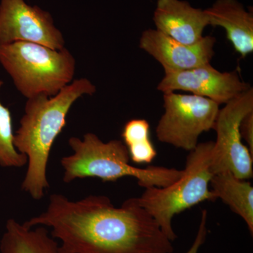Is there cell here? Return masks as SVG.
<instances>
[{
    "mask_svg": "<svg viewBox=\"0 0 253 253\" xmlns=\"http://www.w3.org/2000/svg\"><path fill=\"white\" fill-rule=\"evenodd\" d=\"M23 224L51 228L59 253H172V241L149 212L131 198L117 208L106 196L73 201L49 197L44 212Z\"/></svg>",
    "mask_w": 253,
    "mask_h": 253,
    "instance_id": "obj_1",
    "label": "cell"
},
{
    "mask_svg": "<svg viewBox=\"0 0 253 253\" xmlns=\"http://www.w3.org/2000/svg\"><path fill=\"white\" fill-rule=\"evenodd\" d=\"M87 78L73 80L57 94L28 99L14 143L18 152L27 157V170L21 189L35 200H41L49 188L46 170L51 148L66 125L73 104L84 95L96 92Z\"/></svg>",
    "mask_w": 253,
    "mask_h": 253,
    "instance_id": "obj_2",
    "label": "cell"
},
{
    "mask_svg": "<svg viewBox=\"0 0 253 253\" xmlns=\"http://www.w3.org/2000/svg\"><path fill=\"white\" fill-rule=\"evenodd\" d=\"M68 144L73 153L61 160L65 183L89 177L110 182L131 176L135 178L139 186L146 189L166 187L182 174L183 169L175 168L134 167L129 163V152L123 141L113 139L104 142L94 133H86L83 139L73 136Z\"/></svg>",
    "mask_w": 253,
    "mask_h": 253,
    "instance_id": "obj_3",
    "label": "cell"
},
{
    "mask_svg": "<svg viewBox=\"0 0 253 253\" xmlns=\"http://www.w3.org/2000/svg\"><path fill=\"white\" fill-rule=\"evenodd\" d=\"M0 63L26 99L52 96L72 83L76 61L66 47L16 42L0 45Z\"/></svg>",
    "mask_w": 253,
    "mask_h": 253,
    "instance_id": "obj_4",
    "label": "cell"
},
{
    "mask_svg": "<svg viewBox=\"0 0 253 253\" xmlns=\"http://www.w3.org/2000/svg\"><path fill=\"white\" fill-rule=\"evenodd\" d=\"M214 141L201 143L190 151L181 177L166 187H149L136 202L146 210L171 241L176 239L172 227L176 214L204 201H215L210 189L213 174L211 170Z\"/></svg>",
    "mask_w": 253,
    "mask_h": 253,
    "instance_id": "obj_5",
    "label": "cell"
},
{
    "mask_svg": "<svg viewBox=\"0 0 253 253\" xmlns=\"http://www.w3.org/2000/svg\"><path fill=\"white\" fill-rule=\"evenodd\" d=\"M163 94L165 111L156 126L158 139L190 152L199 144L203 133L213 129L219 105L194 94Z\"/></svg>",
    "mask_w": 253,
    "mask_h": 253,
    "instance_id": "obj_6",
    "label": "cell"
},
{
    "mask_svg": "<svg viewBox=\"0 0 253 253\" xmlns=\"http://www.w3.org/2000/svg\"><path fill=\"white\" fill-rule=\"evenodd\" d=\"M253 111V89L240 94L219 109L213 129L217 137L214 141L211 170L213 175L229 171L241 179L253 176V155L243 144L240 123L248 113Z\"/></svg>",
    "mask_w": 253,
    "mask_h": 253,
    "instance_id": "obj_7",
    "label": "cell"
},
{
    "mask_svg": "<svg viewBox=\"0 0 253 253\" xmlns=\"http://www.w3.org/2000/svg\"><path fill=\"white\" fill-rule=\"evenodd\" d=\"M16 42L65 47L62 33L49 12L25 0H0V45Z\"/></svg>",
    "mask_w": 253,
    "mask_h": 253,
    "instance_id": "obj_8",
    "label": "cell"
},
{
    "mask_svg": "<svg viewBox=\"0 0 253 253\" xmlns=\"http://www.w3.org/2000/svg\"><path fill=\"white\" fill-rule=\"evenodd\" d=\"M164 71V77L157 86L158 91H187L212 100L219 106L252 87L241 79L237 71L221 72L211 63L185 71Z\"/></svg>",
    "mask_w": 253,
    "mask_h": 253,
    "instance_id": "obj_9",
    "label": "cell"
},
{
    "mask_svg": "<svg viewBox=\"0 0 253 253\" xmlns=\"http://www.w3.org/2000/svg\"><path fill=\"white\" fill-rule=\"evenodd\" d=\"M215 38L204 36L192 44L175 41L156 29L143 32L139 47L162 65L164 71H185L211 63Z\"/></svg>",
    "mask_w": 253,
    "mask_h": 253,
    "instance_id": "obj_10",
    "label": "cell"
},
{
    "mask_svg": "<svg viewBox=\"0 0 253 253\" xmlns=\"http://www.w3.org/2000/svg\"><path fill=\"white\" fill-rule=\"evenodd\" d=\"M153 18L157 31L186 44L201 41L209 26L205 9L184 0H157Z\"/></svg>",
    "mask_w": 253,
    "mask_h": 253,
    "instance_id": "obj_11",
    "label": "cell"
},
{
    "mask_svg": "<svg viewBox=\"0 0 253 253\" xmlns=\"http://www.w3.org/2000/svg\"><path fill=\"white\" fill-rule=\"evenodd\" d=\"M209 26L224 28L234 50L245 58L253 51V14L238 0H216L208 9Z\"/></svg>",
    "mask_w": 253,
    "mask_h": 253,
    "instance_id": "obj_12",
    "label": "cell"
},
{
    "mask_svg": "<svg viewBox=\"0 0 253 253\" xmlns=\"http://www.w3.org/2000/svg\"><path fill=\"white\" fill-rule=\"evenodd\" d=\"M0 253H59V244L44 226L28 227L9 219L0 241Z\"/></svg>",
    "mask_w": 253,
    "mask_h": 253,
    "instance_id": "obj_13",
    "label": "cell"
},
{
    "mask_svg": "<svg viewBox=\"0 0 253 253\" xmlns=\"http://www.w3.org/2000/svg\"><path fill=\"white\" fill-rule=\"evenodd\" d=\"M210 186L217 199L244 219L253 233V187L250 181L239 179L229 171L214 174Z\"/></svg>",
    "mask_w": 253,
    "mask_h": 253,
    "instance_id": "obj_14",
    "label": "cell"
},
{
    "mask_svg": "<svg viewBox=\"0 0 253 253\" xmlns=\"http://www.w3.org/2000/svg\"><path fill=\"white\" fill-rule=\"evenodd\" d=\"M123 142L133 163H151L157 151L150 138V124L144 119H131L126 123L122 132Z\"/></svg>",
    "mask_w": 253,
    "mask_h": 253,
    "instance_id": "obj_15",
    "label": "cell"
},
{
    "mask_svg": "<svg viewBox=\"0 0 253 253\" xmlns=\"http://www.w3.org/2000/svg\"><path fill=\"white\" fill-rule=\"evenodd\" d=\"M4 82L0 80V89ZM12 116L9 109L0 100V166L20 168L27 165L25 155L18 152L14 143Z\"/></svg>",
    "mask_w": 253,
    "mask_h": 253,
    "instance_id": "obj_16",
    "label": "cell"
},
{
    "mask_svg": "<svg viewBox=\"0 0 253 253\" xmlns=\"http://www.w3.org/2000/svg\"><path fill=\"white\" fill-rule=\"evenodd\" d=\"M239 129L241 139L246 141L253 155V111L244 116L240 123Z\"/></svg>",
    "mask_w": 253,
    "mask_h": 253,
    "instance_id": "obj_17",
    "label": "cell"
},
{
    "mask_svg": "<svg viewBox=\"0 0 253 253\" xmlns=\"http://www.w3.org/2000/svg\"><path fill=\"white\" fill-rule=\"evenodd\" d=\"M207 210H204V211H202V214H201V222H200L197 234H196L192 246H191L189 251L186 253H199L201 246L204 244L205 241H206V236H207Z\"/></svg>",
    "mask_w": 253,
    "mask_h": 253,
    "instance_id": "obj_18",
    "label": "cell"
}]
</instances>
